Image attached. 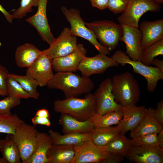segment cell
I'll return each instance as SVG.
<instances>
[{"label":"cell","mask_w":163,"mask_h":163,"mask_svg":"<svg viewBox=\"0 0 163 163\" xmlns=\"http://www.w3.org/2000/svg\"><path fill=\"white\" fill-rule=\"evenodd\" d=\"M50 89L62 90L66 98L76 97L87 94L93 89L94 84L89 77L70 72H57L46 85Z\"/></svg>","instance_id":"cell-1"},{"label":"cell","mask_w":163,"mask_h":163,"mask_svg":"<svg viewBox=\"0 0 163 163\" xmlns=\"http://www.w3.org/2000/svg\"><path fill=\"white\" fill-rule=\"evenodd\" d=\"M111 90L116 102L123 106L136 105L140 98L141 91L138 82L129 71L113 76Z\"/></svg>","instance_id":"cell-2"},{"label":"cell","mask_w":163,"mask_h":163,"mask_svg":"<svg viewBox=\"0 0 163 163\" xmlns=\"http://www.w3.org/2000/svg\"><path fill=\"white\" fill-rule=\"evenodd\" d=\"M54 111L68 114L82 121L90 120L96 113V105L93 94L89 93L83 98L77 97L56 100L53 104Z\"/></svg>","instance_id":"cell-3"},{"label":"cell","mask_w":163,"mask_h":163,"mask_svg":"<svg viewBox=\"0 0 163 163\" xmlns=\"http://www.w3.org/2000/svg\"><path fill=\"white\" fill-rule=\"evenodd\" d=\"M61 10L67 21L71 25V31L76 37H79L88 41L94 46L99 53L106 55L110 54L109 48L99 43L94 32L85 24L78 9H69L62 6Z\"/></svg>","instance_id":"cell-4"},{"label":"cell","mask_w":163,"mask_h":163,"mask_svg":"<svg viewBox=\"0 0 163 163\" xmlns=\"http://www.w3.org/2000/svg\"><path fill=\"white\" fill-rule=\"evenodd\" d=\"M111 58L119 65L124 66L126 64L130 65L133 72L143 76L147 81V89L150 92L154 91L158 82L163 79V73L156 67L147 66L141 61L133 60L125 53L121 50L116 51Z\"/></svg>","instance_id":"cell-5"},{"label":"cell","mask_w":163,"mask_h":163,"mask_svg":"<svg viewBox=\"0 0 163 163\" xmlns=\"http://www.w3.org/2000/svg\"><path fill=\"white\" fill-rule=\"evenodd\" d=\"M86 27L92 30L101 44L112 51L116 48L123 35L122 25L112 21H96L85 22Z\"/></svg>","instance_id":"cell-6"},{"label":"cell","mask_w":163,"mask_h":163,"mask_svg":"<svg viewBox=\"0 0 163 163\" xmlns=\"http://www.w3.org/2000/svg\"><path fill=\"white\" fill-rule=\"evenodd\" d=\"M161 6L154 0H128L125 10L118 17L121 25H129L139 28L141 16L148 11H159Z\"/></svg>","instance_id":"cell-7"},{"label":"cell","mask_w":163,"mask_h":163,"mask_svg":"<svg viewBox=\"0 0 163 163\" xmlns=\"http://www.w3.org/2000/svg\"><path fill=\"white\" fill-rule=\"evenodd\" d=\"M38 132L34 126L24 122L16 129L14 134H11L12 139L18 149L22 163H25L33 154Z\"/></svg>","instance_id":"cell-8"},{"label":"cell","mask_w":163,"mask_h":163,"mask_svg":"<svg viewBox=\"0 0 163 163\" xmlns=\"http://www.w3.org/2000/svg\"><path fill=\"white\" fill-rule=\"evenodd\" d=\"M77 45L76 37L72 33L70 28L64 27L49 47L42 51V53L52 59L71 53L76 49Z\"/></svg>","instance_id":"cell-9"},{"label":"cell","mask_w":163,"mask_h":163,"mask_svg":"<svg viewBox=\"0 0 163 163\" xmlns=\"http://www.w3.org/2000/svg\"><path fill=\"white\" fill-rule=\"evenodd\" d=\"M93 94L97 113L103 115L122 108V106L116 102L112 93L111 78H108L102 81Z\"/></svg>","instance_id":"cell-10"},{"label":"cell","mask_w":163,"mask_h":163,"mask_svg":"<svg viewBox=\"0 0 163 163\" xmlns=\"http://www.w3.org/2000/svg\"><path fill=\"white\" fill-rule=\"evenodd\" d=\"M119 64L107 55L99 53L91 57H85L78 67L82 75L88 77L94 74H102L108 68L117 67Z\"/></svg>","instance_id":"cell-11"},{"label":"cell","mask_w":163,"mask_h":163,"mask_svg":"<svg viewBox=\"0 0 163 163\" xmlns=\"http://www.w3.org/2000/svg\"><path fill=\"white\" fill-rule=\"evenodd\" d=\"M75 154L72 163H99L110 154L91 139L75 146Z\"/></svg>","instance_id":"cell-12"},{"label":"cell","mask_w":163,"mask_h":163,"mask_svg":"<svg viewBox=\"0 0 163 163\" xmlns=\"http://www.w3.org/2000/svg\"><path fill=\"white\" fill-rule=\"evenodd\" d=\"M123 35L120 41L125 44V53L133 60L141 61L143 49L141 44L142 34L138 28L133 26L122 25Z\"/></svg>","instance_id":"cell-13"},{"label":"cell","mask_w":163,"mask_h":163,"mask_svg":"<svg viewBox=\"0 0 163 163\" xmlns=\"http://www.w3.org/2000/svg\"><path fill=\"white\" fill-rule=\"evenodd\" d=\"M53 69L52 59L42 53L27 68L26 75L36 81L39 86L43 87L46 86L53 77L54 74Z\"/></svg>","instance_id":"cell-14"},{"label":"cell","mask_w":163,"mask_h":163,"mask_svg":"<svg viewBox=\"0 0 163 163\" xmlns=\"http://www.w3.org/2000/svg\"><path fill=\"white\" fill-rule=\"evenodd\" d=\"M87 49L84 45L78 44L76 49L65 56L52 59V67L57 72H75L82 59L86 56Z\"/></svg>","instance_id":"cell-15"},{"label":"cell","mask_w":163,"mask_h":163,"mask_svg":"<svg viewBox=\"0 0 163 163\" xmlns=\"http://www.w3.org/2000/svg\"><path fill=\"white\" fill-rule=\"evenodd\" d=\"M126 157L137 163H162L163 149L159 147L131 146Z\"/></svg>","instance_id":"cell-16"},{"label":"cell","mask_w":163,"mask_h":163,"mask_svg":"<svg viewBox=\"0 0 163 163\" xmlns=\"http://www.w3.org/2000/svg\"><path fill=\"white\" fill-rule=\"evenodd\" d=\"M47 0H40L36 13L26 21L37 30L42 39L49 45L55 38L50 30L46 14Z\"/></svg>","instance_id":"cell-17"},{"label":"cell","mask_w":163,"mask_h":163,"mask_svg":"<svg viewBox=\"0 0 163 163\" xmlns=\"http://www.w3.org/2000/svg\"><path fill=\"white\" fill-rule=\"evenodd\" d=\"M142 34L143 49L163 39V20L144 21L139 29Z\"/></svg>","instance_id":"cell-18"},{"label":"cell","mask_w":163,"mask_h":163,"mask_svg":"<svg viewBox=\"0 0 163 163\" xmlns=\"http://www.w3.org/2000/svg\"><path fill=\"white\" fill-rule=\"evenodd\" d=\"M146 108L144 106L137 107L136 105L123 106V117L118 124L121 133L125 134L134 129L144 117Z\"/></svg>","instance_id":"cell-19"},{"label":"cell","mask_w":163,"mask_h":163,"mask_svg":"<svg viewBox=\"0 0 163 163\" xmlns=\"http://www.w3.org/2000/svg\"><path fill=\"white\" fill-rule=\"evenodd\" d=\"M154 110L155 109L151 107L146 108L145 114L137 126L131 131V138L146 134H158L163 129V126L155 117Z\"/></svg>","instance_id":"cell-20"},{"label":"cell","mask_w":163,"mask_h":163,"mask_svg":"<svg viewBox=\"0 0 163 163\" xmlns=\"http://www.w3.org/2000/svg\"><path fill=\"white\" fill-rule=\"evenodd\" d=\"M59 124L62 126V132L64 134L88 133L95 127L90 120L80 121L68 114L64 113L61 114Z\"/></svg>","instance_id":"cell-21"},{"label":"cell","mask_w":163,"mask_h":163,"mask_svg":"<svg viewBox=\"0 0 163 163\" xmlns=\"http://www.w3.org/2000/svg\"><path fill=\"white\" fill-rule=\"evenodd\" d=\"M42 51L30 43H26L18 46L15 54L16 63L19 67H30L42 53Z\"/></svg>","instance_id":"cell-22"},{"label":"cell","mask_w":163,"mask_h":163,"mask_svg":"<svg viewBox=\"0 0 163 163\" xmlns=\"http://www.w3.org/2000/svg\"><path fill=\"white\" fill-rule=\"evenodd\" d=\"M48 134L52 145H55L75 146L90 139L89 133H69L61 134L53 129L49 130Z\"/></svg>","instance_id":"cell-23"},{"label":"cell","mask_w":163,"mask_h":163,"mask_svg":"<svg viewBox=\"0 0 163 163\" xmlns=\"http://www.w3.org/2000/svg\"><path fill=\"white\" fill-rule=\"evenodd\" d=\"M52 145L49 134L39 132L35 150L31 157L25 163H48L46 154Z\"/></svg>","instance_id":"cell-24"},{"label":"cell","mask_w":163,"mask_h":163,"mask_svg":"<svg viewBox=\"0 0 163 163\" xmlns=\"http://www.w3.org/2000/svg\"><path fill=\"white\" fill-rule=\"evenodd\" d=\"M74 147L52 145L46 154L48 163H72L75 154Z\"/></svg>","instance_id":"cell-25"},{"label":"cell","mask_w":163,"mask_h":163,"mask_svg":"<svg viewBox=\"0 0 163 163\" xmlns=\"http://www.w3.org/2000/svg\"><path fill=\"white\" fill-rule=\"evenodd\" d=\"M121 132L118 125L114 127H95L89 132L90 139L96 145L102 147L107 144Z\"/></svg>","instance_id":"cell-26"},{"label":"cell","mask_w":163,"mask_h":163,"mask_svg":"<svg viewBox=\"0 0 163 163\" xmlns=\"http://www.w3.org/2000/svg\"><path fill=\"white\" fill-rule=\"evenodd\" d=\"M130 139L120 133L105 145L101 147L110 154L123 155L126 157L131 146Z\"/></svg>","instance_id":"cell-27"},{"label":"cell","mask_w":163,"mask_h":163,"mask_svg":"<svg viewBox=\"0 0 163 163\" xmlns=\"http://www.w3.org/2000/svg\"><path fill=\"white\" fill-rule=\"evenodd\" d=\"M0 151L8 163H21L19 152L12 139L11 134H8L0 141Z\"/></svg>","instance_id":"cell-28"},{"label":"cell","mask_w":163,"mask_h":163,"mask_svg":"<svg viewBox=\"0 0 163 163\" xmlns=\"http://www.w3.org/2000/svg\"><path fill=\"white\" fill-rule=\"evenodd\" d=\"M123 115L122 108L103 115L96 113L90 120L95 127H107L114 125H118L122 118Z\"/></svg>","instance_id":"cell-29"},{"label":"cell","mask_w":163,"mask_h":163,"mask_svg":"<svg viewBox=\"0 0 163 163\" xmlns=\"http://www.w3.org/2000/svg\"><path fill=\"white\" fill-rule=\"evenodd\" d=\"M24 122L16 114H0V133L13 134Z\"/></svg>","instance_id":"cell-30"},{"label":"cell","mask_w":163,"mask_h":163,"mask_svg":"<svg viewBox=\"0 0 163 163\" xmlns=\"http://www.w3.org/2000/svg\"><path fill=\"white\" fill-rule=\"evenodd\" d=\"M10 75L20 84L30 97L36 99L38 98L40 94L37 90V87L38 85L36 81L26 75H21L17 74H10Z\"/></svg>","instance_id":"cell-31"},{"label":"cell","mask_w":163,"mask_h":163,"mask_svg":"<svg viewBox=\"0 0 163 163\" xmlns=\"http://www.w3.org/2000/svg\"><path fill=\"white\" fill-rule=\"evenodd\" d=\"M163 55V39L143 49L141 62L150 66L153 59L157 56Z\"/></svg>","instance_id":"cell-32"},{"label":"cell","mask_w":163,"mask_h":163,"mask_svg":"<svg viewBox=\"0 0 163 163\" xmlns=\"http://www.w3.org/2000/svg\"><path fill=\"white\" fill-rule=\"evenodd\" d=\"M7 88L8 96L20 99H27L30 97L20 84L11 76L10 74L7 80Z\"/></svg>","instance_id":"cell-33"},{"label":"cell","mask_w":163,"mask_h":163,"mask_svg":"<svg viewBox=\"0 0 163 163\" xmlns=\"http://www.w3.org/2000/svg\"><path fill=\"white\" fill-rule=\"evenodd\" d=\"M158 134H146L133 138L130 139L131 145L134 146L159 147Z\"/></svg>","instance_id":"cell-34"},{"label":"cell","mask_w":163,"mask_h":163,"mask_svg":"<svg viewBox=\"0 0 163 163\" xmlns=\"http://www.w3.org/2000/svg\"><path fill=\"white\" fill-rule=\"evenodd\" d=\"M40 0H21L19 8L16 10L12 15L14 18L20 19L32 11V7L38 6Z\"/></svg>","instance_id":"cell-35"},{"label":"cell","mask_w":163,"mask_h":163,"mask_svg":"<svg viewBox=\"0 0 163 163\" xmlns=\"http://www.w3.org/2000/svg\"><path fill=\"white\" fill-rule=\"evenodd\" d=\"M20 102V99L8 96L0 101V114H12L11 109L19 105Z\"/></svg>","instance_id":"cell-36"},{"label":"cell","mask_w":163,"mask_h":163,"mask_svg":"<svg viewBox=\"0 0 163 163\" xmlns=\"http://www.w3.org/2000/svg\"><path fill=\"white\" fill-rule=\"evenodd\" d=\"M128 0H109L107 8L115 14L123 13L126 9Z\"/></svg>","instance_id":"cell-37"},{"label":"cell","mask_w":163,"mask_h":163,"mask_svg":"<svg viewBox=\"0 0 163 163\" xmlns=\"http://www.w3.org/2000/svg\"><path fill=\"white\" fill-rule=\"evenodd\" d=\"M10 73L7 69L0 64V88L7 94V82Z\"/></svg>","instance_id":"cell-38"},{"label":"cell","mask_w":163,"mask_h":163,"mask_svg":"<svg viewBox=\"0 0 163 163\" xmlns=\"http://www.w3.org/2000/svg\"><path fill=\"white\" fill-rule=\"evenodd\" d=\"M154 115L156 120L163 126V101L161 100L157 103L155 109Z\"/></svg>","instance_id":"cell-39"},{"label":"cell","mask_w":163,"mask_h":163,"mask_svg":"<svg viewBox=\"0 0 163 163\" xmlns=\"http://www.w3.org/2000/svg\"><path fill=\"white\" fill-rule=\"evenodd\" d=\"M125 156L115 154H110L104 159L101 163H119L121 162Z\"/></svg>","instance_id":"cell-40"},{"label":"cell","mask_w":163,"mask_h":163,"mask_svg":"<svg viewBox=\"0 0 163 163\" xmlns=\"http://www.w3.org/2000/svg\"><path fill=\"white\" fill-rule=\"evenodd\" d=\"M50 119L46 117H40L35 115L32 118L31 120L34 125H41L49 126L51 125Z\"/></svg>","instance_id":"cell-41"},{"label":"cell","mask_w":163,"mask_h":163,"mask_svg":"<svg viewBox=\"0 0 163 163\" xmlns=\"http://www.w3.org/2000/svg\"><path fill=\"white\" fill-rule=\"evenodd\" d=\"M109 0H90L92 6L100 10L107 8Z\"/></svg>","instance_id":"cell-42"},{"label":"cell","mask_w":163,"mask_h":163,"mask_svg":"<svg viewBox=\"0 0 163 163\" xmlns=\"http://www.w3.org/2000/svg\"><path fill=\"white\" fill-rule=\"evenodd\" d=\"M0 11L3 14L7 21L12 23L14 18L12 14H11L8 12L0 4Z\"/></svg>","instance_id":"cell-43"},{"label":"cell","mask_w":163,"mask_h":163,"mask_svg":"<svg viewBox=\"0 0 163 163\" xmlns=\"http://www.w3.org/2000/svg\"><path fill=\"white\" fill-rule=\"evenodd\" d=\"M35 115L42 117H46L50 118V115L48 110L45 108L38 110L36 113Z\"/></svg>","instance_id":"cell-44"},{"label":"cell","mask_w":163,"mask_h":163,"mask_svg":"<svg viewBox=\"0 0 163 163\" xmlns=\"http://www.w3.org/2000/svg\"><path fill=\"white\" fill-rule=\"evenodd\" d=\"M151 64L154 65L163 73V60H160L154 58Z\"/></svg>","instance_id":"cell-45"},{"label":"cell","mask_w":163,"mask_h":163,"mask_svg":"<svg viewBox=\"0 0 163 163\" xmlns=\"http://www.w3.org/2000/svg\"><path fill=\"white\" fill-rule=\"evenodd\" d=\"M157 137L159 147L163 149V129L158 133Z\"/></svg>","instance_id":"cell-46"},{"label":"cell","mask_w":163,"mask_h":163,"mask_svg":"<svg viewBox=\"0 0 163 163\" xmlns=\"http://www.w3.org/2000/svg\"><path fill=\"white\" fill-rule=\"evenodd\" d=\"M0 163H8L6 160L3 157L0 158Z\"/></svg>","instance_id":"cell-47"},{"label":"cell","mask_w":163,"mask_h":163,"mask_svg":"<svg viewBox=\"0 0 163 163\" xmlns=\"http://www.w3.org/2000/svg\"><path fill=\"white\" fill-rule=\"evenodd\" d=\"M0 95L2 96L7 95V94L0 88Z\"/></svg>","instance_id":"cell-48"},{"label":"cell","mask_w":163,"mask_h":163,"mask_svg":"<svg viewBox=\"0 0 163 163\" xmlns=\"http://www.w3.org/2000/svg\"><path fill=\"white\" fill-rule=\"evenodd\" d=\"M158 3L161 4L163 3V0H154Z\"/></svg>","instance_id":"cell-49"},{"label":"cell","mask_w":163,"mask_h":163,"mask_svg":"<svg viewBox=\"0 0 163 163\" xmlns=\"http://www.w3.org/2000/svg\"><path fill=\"white\" fill-rule=\"evenodd\" d=\"M1 138H0V140H1Z\"/></svg>","instance_id":"cell-50"}]
</instances>
